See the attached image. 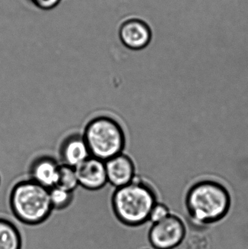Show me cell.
I'll return each mask as SVG.
<instances>
[{"label": "cell", "instance_id": "1", "mask_svg": "<svg viewBox=\"0 0 248 249\" xmlns=\"http://www.w3.org/2000/svg\"><path fill=\"white\" fill-rule=\"evenodd\" d=\"M185 204L192 222L199 226H207L219 222L228 214L231 197L222 184L205 180L189 189Z\"/></svg>", "mask_w": 248, "mask_h": 249}, {"label": "cell", "instance_id": "2", "mask_svg": "<svg viewBox=\"0 0 248 249\" xmlns=\"http://www.w3.org/2000/svg\"><path fill=\"white\" fill-rule=\"evenodd\" d=\"M111 203L114 214L121 223L138 227L149 222L157 201L154 190L135 177L130 184L115 189Z\"/></svg>", "mask_w": 248, "mask_h": 249}, {"label": "cell", "instance_id": "3", "mask_svg": "<svg viewBox=\"0 0 248 249\" xmlns=\"http://www.w3.org/2000/svg\"><path fill=\"white\" fill-rule=\"evenodd\" d=\"M9 203L15 217L26 225H41L53 212L49 190L29 178L13 186Z\"/></svg>", "mask_w": 248, "mask_h": 249}, {"label": "cell", "instance_id": "4", "mask_svg": "<svg viewBox=\"0 0 248 249\" xmlns=\"http://www.w3.org/2000/svg\"><path fill=\"white\" fill-rule=\"evenodd\" d=\"M83 137L90 155L106 162L123 153L126 135L121 124L107 115H99L90 120L84 128Z\"/></svg>", "mask_w": 248, "mask_h": 249}, {"label": "cell", "instance_id": "5", "mask_svg": "<svg viewBox=\"0 0 248 249\" xmlns=\"http://www.w3.org/2000/svg\"><path fill=\"white\" fill-rule=\"evenodd\" d=\"M186 232L183 221L179 216L170 214L164 220L151 225L149 242L154 249H174L183 242Z\"/></svg>", "mask_w": 248, "mask_h": 249}, {"label": "cell", "instance_id": "6", "mask_svg": "<svg viewBox=\"0 0 248 249\" xmlns=\"http://www.w3.org/2000/svg\"><path fill=\"white\" fill-rule=\"evenodd\" d=\"M79 186L89 191L102 190L108 184L104 161L90 156L75 168Z\"/></svg>", "mask_w": 248, "mask_h": 249}, {"label": "cell", "instance_id": "7", "mask_svg": "<svg viewBox=\"0 0 248 249\" xmlns=\"http://www.w3.org/2000/svg\"><path fill=\"white\" fill-rule=\"evenodd\" d=\"M119 39L127 48L140 51L148 46L151 42V30L149 26L141 19L125 20L119 30Z\"/></svg>", "mask_w": 248, "mask_h": 249}, {"label": "cell", "instance_id": "8", "mask_svg": "<svg viewBox=\"0 0 248 249\" xmlns=\"http://www.w3.org/2000/svg\"><path fill=\"white\" fill-rule=\"evenodd\" d=\"M108 184L115 189L132 182L135 177V165L129 155L119 154L105 162Z\"/></svg>", "mask_w": 248, "mask_h": 249}, {"label": "cell", "instance_id": "9", "mask_svg": "<svg viewBox=\"0 0 248 249\" xmlns=\"http://www.w3.org/2000/svg\"><path fill=\"white\" fill-rule=\"evenodd\" d=\"M60 165L52 157L48 155L37 157L32 161L29 167V179L50 190L56 186Z\"/></svg>", "mask_w": 248, "mask_h": 249}, {"label": "cell", "instance_id": "10", "mask_svg": "<svg viewBox=\"0 0 248 249\" xmlns=\"http://www.w3.org/2000/svg\"><path fill=\"white\" fill-rule=\"evenodd\" d=\"M61 164L76 168L91 156L83 134L74 133L67 136L59 148Z\"/></svg>", "mask_w": 248, "mask_h": 249}, {"label": "cell", "instance_id": "11", "mask_svg": "<svg viewBox=\"0 0 248 249\" xmlns=\"http://www.w3.org/2000/svg\"><path fill=\"white\" fill-rule=\"evenodd\" d=\"M22 238L16 225L9 219L0 218V249H21Z\"/></svg>", "mask_w": 248, "mask_h": 249}, {"label": "cell", "instance_id": "12", "mask_svg": "<svg viewBox=\"0 0 248 249\" xmlns=\"http://www.w3.org/2000/svg\"><path fill=\"white\" fill-rule=\"evenodd\" d=\"M50 200L53 211H63L72 204L74 192L68 191L61 187H52L49 190Z\"/></svg>", "mask_w": 248, "mask_h": 249}, {"label": "cell", "instance_id": "13", "mask_svg": "<svg viewBox=\"0 0 248 249\" xmlns=\"http://www.w3.org/2000/svg\"><path fill=\"white\" fill-rule=\"evenodd\" d=\"M56 187H61L68 191H75L76 189L79 187L78 178L75 168L61 164Z\"/></svg>", "mask_w": 248, "mask_h": 249}, {"label": "cell", "instance_id": "14", "mask_svg": "<svg viewBox=\"0 0 248 249\" xmlns=\"http://www.w3.org/2000/svg\"><path fill=\"white\" fill-rule=\"evenodd\" d=\"M170 214V211L165 205L157 203L151 210L149 222H151L152 225L158 223V222L164 220Z\"/></svg>", "mask_w": 248, "mask_h": 249}, {"label": "cell", "instance_id": "15", "mask_svg": "<svg viewBox=\"0 0 248 249\" xmlns=\"http://www.w3.org/2000/svg\"><path fill=\"white\" fill-rule=\"evenodd\" d=\"M33 5L42 10H50L55 8L61 0H31Z\"/></svg>", "mask_w": 248, "mask_h": 249}, {"label": "cell", "instance_id": "16", "mask_svg": "<svg viewBox=\"0 0 248 249\" xmlns=\"http://www.w3.org/2000/svg\"><path fill=\"white\" fill-rule=\"evenodd\" d=\"M0 184H1V177H0Z\"/></svg>", "mask_w": 248, "mask_h": 249}]
</instances>
